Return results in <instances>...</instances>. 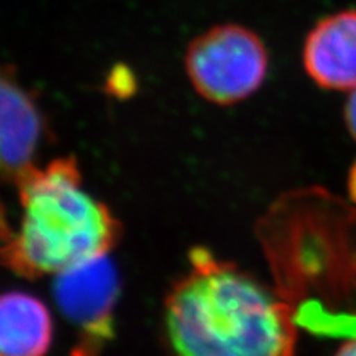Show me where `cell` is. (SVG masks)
Masks as SVG:
<instances>
[{
  "instance_id": "3",
  "label": "cell",
  "mask_w": 356,
  "mask_h": 356,
  "mask_svg": "<svg viewBox=\"0 0 356 356\" xmlns=\"http://www.w3.org/2000/svg\"><path fill=\"white\" fill-rule=\"evenodd\" d=\"M184 67L200 97L218 106H232L263 85L269 70V52L251 29L220 24L191 42Z\"/></svg>"
},
{
  "instance_id": "6",
  "label": "cell",
  "mask_w": 356,
  "mask_h": 356,
  "mask_svg": "<svg viewBox=\"0 0 356 356\" xmlns=\"http://www.w3.org/2000/svg\"><path fill=\"white\" fill-rule=\"evenodd\" d=\"M2 171L5 178L15 183L33 168L39 141L43 132L40 110L14 73L2 76Z\"/></svg>"
},
{
  "instance_id": "1",
  "label": "cell",
  "mask_w": 356,
  "mask_h": 356,
  "mask_svg": "<svg viewBox=\"0 0 356 356\" xmlns=\"http://www.w3.org/2000/svg\"><path fill=\"white\" fill-rule=\"evenodd\" d=\"M165 302L166 334L177 356H294L293 310L269 288L207 250Z\"/></svg>"
},
{
  "instance_id": "11",
  "label": "cell",
  "mask_w": 356,
  "mask_h": 356,
  "mask_svg": "<svg viewBox=\"0 0 356 356\" xmlns=\"http://www.w3.org/2000/svg\"><path fill=\"white\" fill-rule=\"evenodd\" d=\"M348 187H349V196L356 204V162L353 163L352 170L349 172V180H348Z\"/></svg>"
},
{
  "instance_id": "7",
  "label": "cell",
  "mask_w": 356,
  "mask_h": 356,
  "mask_svg": "<svg viewBox=\"0 0 356 356\" xmlns=\"http://www.w3.org/2000/svg\"><path fill=\"white\" fill-rule=\"evenodd\" d=\"M52 340L49 310L35 296L9 291L0 300V356H44Z\"/></svg>"
},
{
  "instance_id": "5",
  "label": "cell",
  "mask_w": 356,
  "mask_h": 356,
  "mask_svg": "<svg viewBox=\"0 0 356 356\" xmlns=\"http://www.w3.org/2000/svg\"><path fill=\"white\" fill-rule=\"evenodd\" d=\"M302 58L318 86L330 91L356 89V9L319 19L307 33Z\"/></svg>"
},
{
  "instance_id": "8",
  "label": "cell",
  "mask_w": 356,
  "mask_h": 356,
  "mask_svg": "<svg viewBox=\"0 0 356 356\" xmlns=\"http://www.w3.org/2000/svg\"><path fill=\"white\" fill-rule=\"evenodd\" d=\"M134 88H136V79L128 67L116 65L113 70L110 72L107 79V91L116 97H124L132 94Z\"/></svg>"
},
{
  "instance_id": "10",
  "label": "cell",
  "mask_w": 356,
  "mask_h": 356,
  "mask_svg": "<svg viewBox=\"0 0 356 356\" xmlns=\"http://www.w3.org/2000/svg\"><path fill=\"white\" fill-rule=\"evenodd\" d=\"M334 356H356V337L343 343Z\"/></svg>"
},
{
  "instance_id": "2",
  "label": "cell",
  "mask_w": 356,
  "mask_h": 356,
  "mask_svg": "<svg viewBox=\"0 0 356 356\" xmlns=\"http://www.w3.org/2000/svg\"><path fill=\"white\" fill-rule=\"evenodd\" d=\"M19 229L3 238L2 259L14 273L36 280L107 255L120 236L111 211L82 187L74 158L33 166L15 181Z\"/></svg>"
},
{
  "instance_id": "4",
  "label": "cell",
  "mask_w": 356,
  "mask_h": 356,
  "mask_svg": "<svg viewBox=\"0 0 356 356\" xmlns=\"http://www.w3.org/2000/svg\"><path fill=\"white\" fill-rule=\"evenodd\" d=\"M119 289L118 270L107 255L55 275V302L63 315L83 334L79 356H94L113 332L111 315Z\"/></svg>"
},
{
  "instance_id": "9",
  "label": "cell",
  "mask_w": 356,
  "mask_h": 356,
  "mask_svg": "<svg viewBox=\"0 0 356 356\" xmlns=\"http://www.w3.org/2000/svg\"><path fill=\"white\" fill-rule=\"evenodd\" d=\"M344 122H346L350 136L356 141V89L350 91L346 106H344Z\"/></svg>"
}]
</instances>
